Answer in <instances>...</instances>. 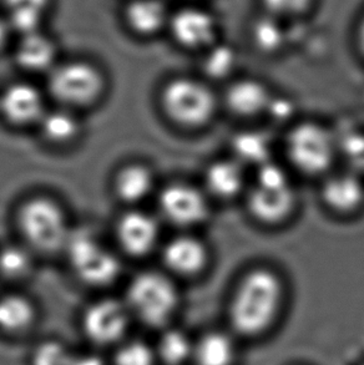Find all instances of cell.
Returning <instances> with one entry per match:
<instances>
[{"mask_svg": "<svg viewBox=\"0 0 364 365\" xmlns=\"http://www.w3.org/2000/svg\"><path fill=\"white\" fill-rule=\"evenodd\" d=\"M226 101L233 113L252 116L266 109L270 95L263 85L253 80H242L227 91Z\"/></svg>", "mask_w": 364, "mask_h": 365, "instance_id": "cell-20", "label": "cell"}, {"mask_svg": "<svg viewBox=\"0 0 364 365\" xmlns=\"http://www.w3.org/2000/svg\"><path fill=\"white\" fill-rule=\"evenodd\" d=\"M118 243L131 256H143L153 250L158 237V223L146 213L128 212L118 223Z\"/></svg>", "mask_w": 364, "mask_h": 365, "instance_id": "cell-15", "label": "cell"}, {"mask_svg": "<svg viewBox=\"0 0 364 365\" xmlns=\"http://www.w3.org/2000/svg\"><path fill=\"white\" fill-rule=\"evenodd\" d=\"M237 153L246 161H262L267 158L268 143L257 133H246L237 140Z\"/></svg>", "mask_w": 364, "mask_h": 365, "instance_id": "cell-29", "label": "cell"}, {"mask_svg": "<svg viewBox=\"0 0 364 365\" xmlns=\"http://www.w3.org/2000/svg\"><path fill=\"white\" fill-rule=\"evenodd\" d=\"M166 31L185 49L208 50L218 41L220 21L205 5L186 3L171 11Z\"/></svg>", "mask_w": 364, "mask_h": 365, "instance_id": "cell-8", "label": "cell"}, {"mask_svg": "<svg viewBox=\"0 0 364 365\" xmlns=\"http://www.w3.org/2000/svg\"><path fill=\"white\" fill-rule=\"evenodd\" d=\"M285 287L275 272L257 268L242 278L228 304V329L245 339L266 336L280 321Z\"/></svg>", "mask_w": 364, "mask_h": 365, "instance_id": "cell-1", "label": "cell"}, {"mask_svg": "<svg viewBox=\"0 0 364 365\" xmlns=\"http://www.w3.org/2000/svg\"><path fill=\"white\" fill-rule=\"evenodd\" d=\"M71 358L61 344L48 341L35 351L33 363L34 365H69Z\"/></svg>", "mask_w": 364, "mask_h": 365, "instance_id": "cell-31", "label": "cell"}, {"mask_svg": "<svg viewBox=\"0 0 364 365\" xmlns=\"http://www.w3.org/2000/svg\"><path fill=\"white\" fill-rule=\"evenodd\" d=\"M103 76L86 61H68L49 71L50 94L61 104L83 106L93 103L103 90Z\"/></svg>", "mask_w": 364, "mask_h": 365, "instance_id": "cell-6", "label": "cell"}, {"mask_svg": "<svg viewBox=\"0 0 364 365\" xmlns=\"http://www.w3.org/2000/svg\"><path fill=\"white\" fill-rule=\"evenodd\" d=\"M193 343L186 333L170 329L163 333L158 344V351L163 361L168 365H182L191 361Z\"/></svg>", "mask_w": 364, "mask_h": 365, "instance_id": "cell-26", "label": "cell"}, {"mask_svg": "<svg viewBox=\"0 0 364 365\" xmlns=\"http://www.w3.org/2000/svg\"><path fill=\"white\" fill-rule=\"evenodd\" d=\"M245 182L243 170L238 161L222 160L212 163L206 171L210 192L221 198H231L241 191Z\"/></svg>", "mask_w": 364, "mask_h": 365, "instance_id": "cell-21", "label": "cell"}, {"mask_svg": "<svg viewBox=\"0 0 364 365\" xmlns=\"http://www.w3.org/2000/svg\"><path fill=\"white\" fill-rule=\"evenodd\" d=\"M128 301L141 321L150 326H163L176 311L178 294L168 278L148 272L138 274L130 284Z\"/></svg>", "mask_w": 364, "mask_h": 365, "instance_id": "cell-3", "label": "cell"}, {"mask_svg": "<svg viewBox=\"0 0 364 365\" xmlns=\"http://www.w3.org/2000/svg\"><path fill=\"white\" fill-rule=\"evenodd\" d=\"M86 334L98 344H110L123 336L128 327V312L113 299L95 303L84 317Z\"/></svg>", "mask_w": 364, "mask_h": 365, "instance_id": "cell-13", "label": "cell"}, {"mask_svg": "<svg viewBox=\"0 0 364 365\" xmlns=\"http://www.w3.org/2000/svg\"><path fill=\"white\" fill-rule=\"evenodd\" d=\"M69 365H103V361L98 359V356H85L71 358Z\"/></svg>", "mask_w": 364, "mask_h": 365, "instance_id": "cell-34", "label": "cell"}, {"mask_svg": "<svg viewBox=\"0 0 364 365\" xmlns=\"http://www.w3.org/2000/svg\"><path fill=\"white\" fill-rule=\"evenodd\" d=\"M14 36V31L10 25L9 20L6 19V16L0 11V53L9 46Z\"/></svg>", "mask_w": 364, "mask_h": 365, "instance_id": "cell-32", "label": "cell"}, {"mask_svg": "<svg viewBox=\"0 0 364 365\" xmlns=\"http://www.w3.org/2000/svg\"><path fill=\"white\" fill-rule=\"evenodd\" d=\"M317 0H258L261 11L287 21L310 14Z\"/></svg>", "mask_w": 364, "mask_h": 365, "instance_id": "cell-27", "label": "cell"}, {"mask_svg": "<svg viewBox=\"0 0 364 365\" xmlns=\"http://www.w3.org/2000/svg\"><path fill=\"white\" fill-rule=\"evenodd\" d=\"M34 309L29 302L18 296L0 299V328L5 331H21L29 326Z\"/></svg>", "mask_w": 364, "mask_h": 365, "instance_id": "cell-25", "label": "cell"}, {"mask_svg": "<svg viewBox=\"0 0 364 365\" xmlns=\"http://www.w3.org/2000/svg\"><path fill=\"white\" fill-rule=\"evenodd\" d=\"M65 247L70 264L85 283L105 286L118 276L120 264L116 257L88 233H70Z\"/></svg>", "mask_w": 364, "mask_h": 365, "instance_id": "cell-7", "label": "cell"}, {"mask_svg": "<svg viewBox=\"0 0 364 365\" xmlns=\"http://www.w3.org/2000/svg\"><path fill=\"white\" fill-rule=\"evenodd\" d=\"M56 43L44 30L18 36L14 50L15 61L26 71L49 73L56 65Z\"/></svg>", "mask_w": 364, "mask_h": 365, "instance_id": "cell-14", "label": "cell"}, {"mask_svg": "<svg viewBox=\"0 0 364 365\" xmlns=\"http://www.w3.org/2000/svg\"><path fill=\"white\" fill-rule=\"evenodd\" d=\"M116 364L153 365V351L141 341H131L118 351Z\"/></svg>", "mask_w": 364, "mask_h": 365, "instance_id": "cell-30", "label": "cell"}, {"mask_svg": "<svg viewBox=\"0 0 364 365\" xmlns=\"http://www.w3.org/2000/svg\"><path fill=\"white\" fill-rule=\"evenodd\" d=\"M161 103L168 118L185 128L205 125L216 109V100L210 89L186 78L168 83L161 95Z\"/></svg>", "mask_w": 364, "mask_h": 365, "instance_id": "cell-4", "label": "cell"}, {"mask_svg": "<svg viewBox=\"0 0 364 365\" xmlns=\"http://www.w3.org/2000/svg\"><path fill=\"white\" fill-rule=\"evenodd\" d=\"M240 356L238 338L230 329L208 331L193 343L195 365H236Z\"/></svg>", "mask_w": 364, "mask_h": 365, "instance_id": "cell-16", "label": "cell"}, {"mask_svg": "<svg viewBox=\"0 0 364 365\" xmlns=\"http://www.w3.org/2000/svg\"><path fill=\"white\" fill-rule=\"evenodd\" d=\"M293 207L295 193L285 173L268 163L262 166L248 197L252 215L261 222L278 223L290 216Z\"/></svg>", "mask_w": 364, "mask_h": 365, "instance_id": "cell-5", "label": "cell"}, {"mask_svg": "<svg viewBox=\"0 0 364 365\" xmlns=\"http://www.w3.org/2000/svg\"><path fill=\"white\" fill-rule=\"evenodd\" d=\"M171 11L165 0H126L121 8V18L130 33L151 38L168 30Z\"/></svg>", "mask_w": 364, "mask_h": 365, "instance_id": "cell-11", "label": "cell"}, {"mask_svg": "<svg viewBox=\"0 0 364 365\" xmlns=\"http://www.w3.org/2000/svg\"><path fill=\"white\" fill-rule=\"evenodd\" d=\"M54 0H0V11L9 20L15 36L44 30Z\"/></svg>", "mask_w": 364, "mask_h": 365, "instance_id": "cell-17", "label": "cell"}, {"mask_svg": "<svg viewBox=\"0 0 364 365\" xmlns=\"http://www.w3.org/2000/svg\"><path fill=\"white\" fill-rule=\"evenodd\" d=\"M39 123L41 133L50 143H68L79 133V121L66 110L46 111Z\"/></svg>", "mask_w": 364, "mask_h": 365, "instance_id": "cell-24", "label": "cell"}, {"mask_svg": "<svg viewBox=\"0 0 364 365\" xmlns=\"http://www.w3.org/2000/svg\"><path fill=\"white\" fill-rule=\"evenodd\" d=\"M323 198L335 211L350 212L363 202V186L355 176L340 175L325 182Z\"/></svg>", "mask_w": 364, "mask_h": 365, "instance_id": "cell-19", "label": "cell"}, {"mask_svg": "<svg viewBox=\"0 0 364 365\" xmlns=\"http://www.w3.org/2000/svg\"><path fill=\"white\" fill-rule=\"evenodd\" d=\"M18 222L26 241L41 252H54L66 246L68 222L63 210L51 200L31 198L21 206Z\"/></svg>", "mask_w": 364, "mask_h": 365, "instance_id": "cell-2", "label": "cell"}, {"mask_svg": "<svg viewBox=\"0 0 364 365\" xmlns=\"http://www.w3.org/2000/svg\"><path fill=\"white\" fill-rule=\"evenodd\" d=\"M287 155L300 173L317 175L330 168L335 156L333 140L315 123H300L287 138Z\"/></svg>", "mask_w": 364, "mask_h": 365, "instance_id": "cell-9", "label": "cell"}, {"mask_svg": "<svg viewBox=\"0 0 364 365\" xmlns=\"http://www.w3.org/2000/svg\"><path fill=\"white\" fill-rule=\"evenodd\" d=\"M358 365H364V361H363V363H360V364H358Z\"/></svg>", "mask_w": 364, "mask_h": 365, "instance_id": "cell-36", "label": "cell"}, {"mask_svg": "<svg viewBox=\"0 0 364 365\" xmlns=\"http://www.w3.org/2000/svg\"><path fill=\"white\" fill-rule=\"evenodd\" d=\"M44 113L43 96L33 85L11 84L0 95V114L13 125L39 123Z\"/></svg>", "mask_w": 364, "mask_h": 365, "instance_id": "cell-12", "label": "cell"}, {"mask_svg": "<svg viewBox=\"0 0 364 365\" xmlns=\"http://www.w3.org/2000/svg\"><path fill=\"white\" fill-rule=\"evenodd\" d=\"M150 170L141 165H130L118 171L115 178V192L123 202L136 203L148 197L153 190Z\"/></svg>", "mask_w": 364, "mask_h": 365, "instance_id": "cell-22", "label": "cell"}, {"mask_svg": "<svg viewBox=\"0 0 364 365\" xmlns=\"http://www.w3.org/2000/svg\"><path fill=\"white\" fill-rule=\"evenodd\" d=\"M163 261L180 276H195L206 266V248L196 238H175L165 247Z\"/></svg>", "mask_w": 364, "mask_h": 365, "instance_id": "cell-18", "label": "cell"}, {"mask_svg": "<svg viewBox=\"0 0 364 365\" xmlns=\"http://www.w3.org/2000/svg\"><path fill=\"white\" fill-rule=\"evenodd\" d=\"M187 3H197V1H200V0H186Z\"/></svg>", "mask_w": 364, "mask_h": 365, "instance_id": "cell-35", "label": "cell"}, {"mask_svg": "<svg viewBox=\"0 0 364 365\" xmlns=\"http://www.w3.org/2000/svg\"><path fill=\"white\" fill-rule=\"evenodd\" d=\"M30 264L31 259L28 252L20 247H5L0 251V272L4 276H24L29 271Z\"/></svg>", "mask_w": 364, "mask_h": 365, "instance_id": "cell-28", "label": "cell"}, {"mask_svg": "<svg viewBox=\"0 0 364 365\" xmlns=\"http://www.w3.org/2000/svg\"><path fill=\"white\" fill-rule=\"evenodd\" d=\"M283 23V20L261 11V14L252 20L250 28L252 41L258 49L266 53L280 50L285 40Z\"/></svg>", "mask_w": 364, "mask_h": 365, "instance_id": "cell-23", "label": "cell"}, {"mask_svg": "<svg viewBox=\"0 0 364 365\" xmlns=\"http://www.w3.org/2000/svg\"><path fill=\"white\" fill-rule=\"evenodd\" d=\"M160 208L166 220L178 226H193L207 217L206 198L196 188L173 185L160 195Z\"/></svg>", "mask_w": 364, "mask_h": 365, "instance_id": "cell-10", "label": "cell"}, {"mask_svg": "<svg viewBox=\"0 0 364 365\" xmlns=\"http://www.w3.org/2000/svg\"><path fill=\"white\" fill-rule=\"evenodd\" d=\"M355 41L358 45L360 53L364 58V11L360 15V20L357 23V28H355Z\"/></svg>", "mask_w": 364, "mask_h": 365, "instance_id": "cell-33", "label": "cell"}]
</instances>
